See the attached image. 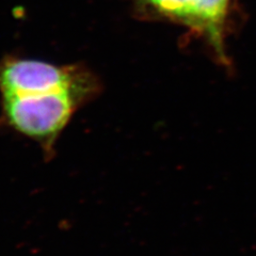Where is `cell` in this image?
<instances>
[{
  "label": "cell",
  "instance_id": "obj_1",
  "mask_svg": "<svg viewBox=\"0 0 256 256\" xmlns=\"http://www.w3.org/2000/svg\"><path fill=\"white\" fill-rule=\"evenodd\" d=\"M80 94L64 90L42 94L4 95L10 125L30 138L52 144L73 114Z\"/></svg>",
  "mask_w": 256,
  "mask_h": 256
},
{
  "label": "cell",
  "instance_id": "obj_2",
  "mask_svg": "<svg viewBox=\"0 0 256 256\" xmlns=\"http://www.w3.org/2000/svg\"><path fill=\"white\" fill-rule=\"evenodd\" d=\"M0 89L6 94H42L56 91L86 93V82L77 70L38 60H11L0 68Z\"/></svg>",
  "mask_w": 256,
  "mask_h": 256
},
{
  "label": "cell",
  "instance_id": "obj_3",
  "mask_svg": "<svg viewBox=\"0 0 256 256\" xmlns=\"http://www.w3.org/2000/svg\"><path fill=\"white\" fill-rule=\"evenodd\" d=\"M228 0H198L194 24L218 36Z\"/></svg>",
  "mask_w": 256,
  "mask_h": 256
},
{
  "label": "cell",
  "instance_id": "obj_4",
  "mask_svg": "<svg viewBox=\"0 0 256 256\" xmlns=\"http://www.w3.org/2000/svg\"><path fill=\"white\" fill-rule=\"evenodd\" d=\"M162 12L194 24L198 0H148Z\"/></svg>",
  "mask_w": 256,
  "mask_h": 256
}]
</instances>
